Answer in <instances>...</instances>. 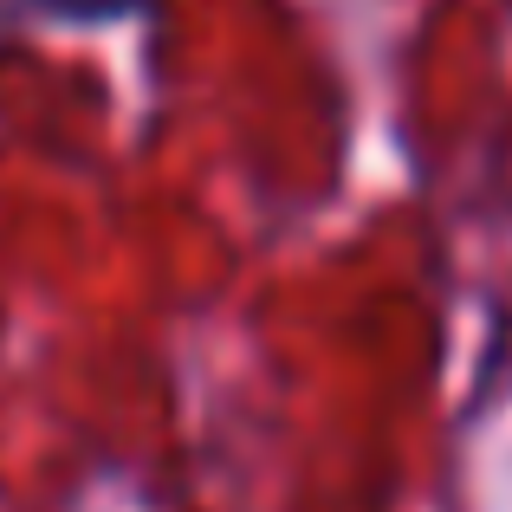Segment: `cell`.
<instances>
[{
  "instance_id": "obj_1",
  "label": "cell",
  "mask_w": 512,
  "mask_h": 512,
  "mask_svg": "<svg viewBox=\"0 0 512 512\" xmlns=\"http://www.w3.org/2000/svg\"><path fill=\"white\" fill-rule=\"evenodd\" d=\"M26 13H46V20H124V13H143V0H33Z\"/></svg>"
}]
</instances>
